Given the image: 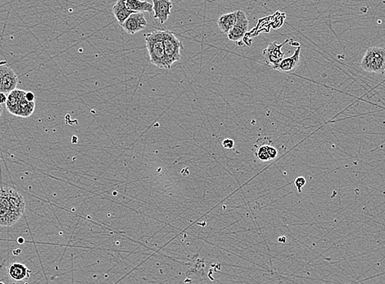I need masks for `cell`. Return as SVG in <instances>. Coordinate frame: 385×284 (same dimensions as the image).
<instances>
[{"mask_svg":"<svg viewBox=\"0 0 385 284\" xmlns=\"http://www.w3.org/2000/svg\"><path fill=\"white\" fill-rule=\"evenodd\" d=\"M27 92L15 89L8 96L6 108L10 114L21 118H28L35 111V103L27 100Z\"/></svg>","mask_w":385,"mask_h":284,"instance_id":"3","label":"cell"},{"mask_svg":"<svg viewBox=\"0 0 385 284\" xmlns=\"http://www.w3.org/2000/svg\"><path fill=\"white\" fill-rule=\"evenodd\" d=\"M18 77L6 62H0V93H10L17 89Z\"/></svg>","mask_w":385,"mask_h":284,"instance_id":"6","label":"cell"},{"mask_svg":"<svg viewBox=\"0 0 385 284\" xmlns=\"http://www.w3.org/2000/svg\"><path fill=\"white\" fill-rule=\"evenodd\" d=\"M162 34L167 62L171 68L173 63L182 59L180 51L183 50V44L171 31L163 30Z\"/></svg>","mask_w":385,"mask_h":284,"instance_id":"5","label":"cell"},{"mask_svg":"<svg viewBox=\"0 0 385 284\" xmlns=\"http://www.w3.org/2000/svg\"><path fill=\"white\" fill-rule=\"evenodd\" d=\"M250 21L247 15L242 10L237 11V20L233 28L227 34L228 39L231 41L238 42L241 40L248 31Z\"/></svg>","mask_w":385,"mask_h":284,"instance_id":"8","label":"cell"},{"mask_svg":"<svg viewBox=\"0 0 385 284\" xmlns=\"http://www.w3.org/2000/svg\"><path fill=\"white\" fill-rule=\"evenodd\" d=\"M148 25V21L143 13H134L126 19L122 27L126 33L134 35L144 30Z\"/></svg>","mask_w":385,"mask_h":284,"instance_id":"9","label":"cell"},{"mask_svg":"<svg viewBox=\"0 0 385 284\" xmlns=\"http://www.w3.org/2000/svg\"><path fill=\"white\" fill-rule=\"evenodd\" d=\"M237 20V11L232 13H225L219 17L217 24L219 28L221 30L223 33L228 34L229 31L233 28Z\"/></svg>","mask_w":385,"mask_h":284,"instance_id":"15","label":"cell"},{"mask_svg":"<svg viewBox=\"0 0 385 284\" xmlns=\"http://www.w3.org/2000/svg\"><path fill=\"white\" fill-rule=\"evenodd\" d=\"M126 7L130 11L134 13H152V5L147 1H140V0H126Z\"/></svg>","mask_w":385,"mask_h":284,"instance_id":"16","label":"cell"},{"mask_svg":"<svg viewBox=\"0 0 385 284\" xmlns=\"http://www.w3.org/2000/svg\"><path fill=\"white\" fill-rule=\"evenodd\" d=\"M360 66L370 73H383L385 72V48L371 47L363 56Z\"/></svg>","mask_w":385,"mask_h":284,"instance_id":"4","label":"cell"},{"mask_svg":"<svg viewBox=\"0 0 385 284\" xmlns=\"http://www.w3.org/2000/svg\"><path fill=\"white\" fill-rule=\"evenodd\" d=\"M254 148L256 149L254 153L261 161H270L276 159L278 156V151L276 148L268 144H262L259 145L256 144Z\"/></svg>","mask_w":385,"mask_h":284,"instance_id":"12","label":"cell"},{"mask_svg":"<svg viewBox=\"0 0 385 284\" xmlns=\"http://www.w3.org/2000/svg\"><path fill=\"white\" fill-rule=\"evenodd\" d=\"M26 97H27V100H29V101L35 102V94H34L33 92H27V94H26Z\"/></svg>","mask_w":385,"mask_h":284,"instance_id":"19","label":"cell"},{"mask_svg":"<svg viewBox=\"0 0 385 284\" xmlns=\"http://www.w3.org/2000/svg\"><path fill=\"white\" fill-rule=\"evenodd\" d=\"M140 1H143V2H144V1H146V0H140Z\"/></svg>","mask_w":385,"mask_h":284,"instance_id":"23","label":"cell"},{"mask_svg":"<svg viewBox=\"0 0 385 284\" xmlns=\"http://www.w3.org/2000/svg\"><path fill=\"white\" fill-rule=\"evenodd\" d=\"M144 36L151 63L158 69H171L166 56L162 31H152L150 33L144 34Z\"/></svg>","mask_w":385,"mask_h":284,"instance_id":"2","label":"cell"},{"mask_svg":"<svg viewBox=\"0 0 385 284\" xmlns=\"http://www.w3.org/2000/svg\"><path fill=\"white\" fill-rule=\"evenodd\" d=\"M222 146L224 149H233L234 146H235V141L232 139H230V138L224 139V141H222Z\"/></svg>","mask_w":385,"mask_h":284,"instance_id":"18","label":"cell"},{"mask_svg":"<svg viewBox=\"0 0 385 284\" xmlns=\"http://www.w3.org/2000/svg\"><path fill=\"white\" fill-rule=\"evenodd\" d=\"M30 271L27 266L21 263H13L9 266V274L12 279L22 281L29 277Z\"/></svg>","mask_w":385,"mask_h":284,"instance_id":"14","label":"cell"},{"mask_svg":"<svg viewBox=\"0 0 385 284\" xmlns=\"http://www.w3.org/2000/svg\"><path fill=\"white\" fill-rule=\"evenodd\" d=\"M3 111H4V108H3L2 104H0V118H1V115H2Z\"/></svg>","mask_w":385,"mask_h":284,"instance_id":"21","label":"cell"},{"mask_svg":"<svg viewBox=\"0 0 385 284\" xmlns=\"http://www.w3.org/2000/svg\"><path fill=\"white\" fill-rule=\"evenodd\" d=\"M290 40L291 39H287L281 44H278L276 41L270 42V44L268 45L267 48L265 49L262 52L264 62H266V64L271 67L272 69L280 64V62L285 58V54L283 52L281 49L284 45L290 42Z\"/></svg>","mask_w":385,"mask_h":284,"instance_id":"7","label":"cell"},{"mask_svg":"<svg viewBox=\"0 0 385 284\" xmlns=\"http://www.w3.org/2000/svg\"><path fill=\"white\" fill-rule=\"evenodd\" d=\"M301 47L300 46L297 47L295 53L291 56L284 58L280 64L274 68L275 70L282 72V73H289L296 69L299 65L300 60Z\"/></svg>","mask_w":385,"mask_h":284,"instance_id":"11","label":"cell"},{"mask_svg":"<svg viewBox=\"0 0 385 284\" xmlns=\"http://www.w3.org/2000/svg\"><path fill=\"white\" fill-rule=\"evenodd\" d=\"M8 96L6 93H0V104H6Z\"/></svg>","mask_w":385,"mask_h":284,"instance_id":"20","label":"cell"},{"mask_svg":"<svg viewBox=\"0 0 385 284\" xmlns=\"http://www.w3.org/2000/svg\"><path fill=\"white\" fill-rule=\"evenodd\" d=\"M306 183H307V181H306V179H305L303 177H299V178H297L296 180H295V186H296L299 192L302 191V188H303V186H304Z\"/></svg>","mask_w":385,"mask_h":284,"instance_id":"17","label":"cell"},{"mask_svg":"<svg viewBox=\"0 0 385 284\" xmlns=\"http://www.w3.org/2000/svg\"><path fill=\"white\" fill-rule=\"evenodd\" d=\"M126 0H118L112 7V13L115 16L117 21L122 26L130 15L134 13L126 7Z\"/></svg>","mask_w":385,"mask_h":284,"instance_id":"13","label":"cell"},{"mask_svg":"<svg viewBox=\"0 0 385 284\" xmlns=\"http://www.w3.org/2000/svg\"><path fill=\"white\" fill-rule=\"evenodd\" d=\"M25 210V200L18 191L11 187L0 188V226L16 224Z\"/></svg>","mask_w":385,"mask_h":284,"instance_id":"1","label":"cell"},{"mask_svg":"<svg viewBox=\"0 0 385 284\" xmlns=\"http://www.w3.org/2000/svg\"><path fill=\"white\" fill-rule=\"evenodd\" d=\"M0 284H5V282H0Z\"/></svg>","mask_w":385,"mask_h":284,"instance_id":"22","label":"cell"},{"mask_svg":"<svg viewBox=\"0 0 385 284\" xmlns=\"http://www.w3.org/2000/svg\"><path fill=\"white\" fill-rule=\"evenodd\" d=\"M169 1H171V0H169Z\"/></svg>","mask_w":385,"mask_h":284,"instance_id":"24","label":"cell"},{"mask_svg":"<svg viewBox=\"0 0 385 284\" xmlns=\"http://www.w3.org/2000/svg\"><path fill=\"white\" fill-rule=\"evenodd\" d=\"M153 17L157 19L161 24H164L168 20L172 9V3L169 0H152Z\"/></svg>","mask_w":385,"mask_h":284,"instance_id":"10","label":"cell"}]
</instances>
